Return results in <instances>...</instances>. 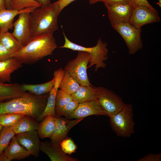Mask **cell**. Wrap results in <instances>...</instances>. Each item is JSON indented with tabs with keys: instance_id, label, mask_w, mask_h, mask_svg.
<instances>
[{
	"instance_id": "obj_1",
	"label": "cell",
	"mask_w": 161,
	"mask_h": 161,
	"mask_svg": "<svg viewBox=\"0 0 161 161\" xmlns=\"http://www.w3.org/2000/svg\"><path fill=\"white\" fill-rule=\"evenodd\" d=\"M49 95V93L36 95L28 92L25 96L0 102V114H20L37 120L45 108Z\"/></svg>"
},
{
	"instance_id": "obj_2",
	"label": "cell",
	"mask_w": 161,
	"mask_h": 161,
	"mask_svg": "<svg viewBox=\"0 0 161 161\" xmlns=\"http://www.w3.org/2000/svg\"><path fill=\"white\" fill-rule=\"evenodd\" d=\"M57 47L52 34H44L33 37L30 41L12 57L22 64H32L44 57L51 55Z\"/></svg>"
},
{
	"instance_id": "obj_3",
	"label": "cell",
	"mask_w": 161,
	"mask_h": 161,
	"mask_svg": "<svg viewBox=\"0 0 161 161\" xmlns=\"http://www.w3.org/2000/svg\"><path fill=\"white\" fill-rule=\"evenodd\" d=\"M60 13L54 2L36 8L31 13L32 37L53 34L58 28V18Z\"/></svg>"
},
{
	"instance_id": "obj_4",
	"label": "cell",
	"mask_w": 161,
	"mask_h": 161,
	"mask_svg": "<svg viewBox=\"0 0 161 161\" xmlns=\"http://www.w3.org/2000/svg\"><path fill=\"white\" fill-rule=\"evenodd\" d=\"M63 35L65 39L64 45L59 47L66 48L74 51H84L89 52L91 56L88 66V69L94 66L95 71H97L100 68H105L106 64L104 62L108 58V49L106 42H103L101 38L98 40L95 46L91 47H84L70 41L67 37L64 32Z\"/></svg>"
},
{
	"instance_id": "obj_5",
	"label": "cell",
	"mask_w": 161,
	"mask_h": 161,
	"mask_svg": "<svg viewBox=\"0 0 161 161\" xmlns=\"http://www.w3.org/2000/svg\"><path fill=\"white\" fill-rule=\"evenodd\" d=\"M110 118L111 127L118 136L129 137L134 133L133 106L125 103L122 109Z\"/></svg>"
},
{
	"instance_id": "obj_6",
	"label": "cell",
	"mask_w": 161,
	"mask_h": 161,
	"mask_svg": "<svg viewBox=\"0 0 161 161\" xmlns=\"http://www.w3.org/2000/svg\"><path fill=\"white\" fill-rule=\"evenodd\" d=\"M78 51L76 58L68 62L64 70L80 85H92L87 72L88 65L91 59V55L86 51Z\"/></svg>"
},
{
	"instance_id": "obj_7",
	"label": "cell",
	"mask_w": 161,
	"mask_h": 161,
	"mask_svg": "<svg viewBox=\"0 0 161 161\" xmlns=\"http://www.w3.org/2000/svg\"><path fill=\"white\" fill-rule=\"evenodd\" d=\"M122 37L128 47L129 55H133L141 49L143 44L141 28H138L128 22L117 24L112 26Z\"/></svg>"
},
{
	"instance_id": "obj_8",
	"label": "cell",
	"mask_w": 161,
	"mask_h": 161,
	"mask_svg": "<svg viewBox=\"0 0 161 161\" xmlns=\"http://www.w3.org/2000/svg\"><path fill=\"white\" fill-rule=\"evenodd\" d=\"M95 87L97 93V100L107 116L110 117L123 107L125 103L122 98L112 90L103 86Z\"/></svg>"
},
{
	"instance_id": "obj_9",
	"label": "cell",
	"mask_w": 161,
	"mask_h": 161,
	"mask_svg": "<svg viewBox=\"0 0 161 161\" xmlns=\"http://www.w3.org/2000/svg\"><path fill=\"white\" fill-rule=\"evenodd\" d=\"M160 21L159 13L155 8L140 5L133 7L128 23L136 28H140L145 24Z\"/></svg>"
},
{
	"instance_id": "obj_10",
	"label": "cell",
	"mask_w": 161,
	"mask_h": 161,
	"mask_svg": "<svg viewBox=\"0 0 161 161\" xmlns=\"http://www.w3.org/2000/svg\"><path fill=\"white\" fill-rule=\"evenodd\" d=\"M30 13L25 12L20 14L13 24V30L12 33L23 47L27 44L32 38Z\"/></svg>"
},
{
	"instance_id": "obj_11",
	"label": "cell",
	"mask_w": 161,
	"mask_h": 161,
	"mask_svg": "<svg viewBox=\"0 0 161 161\" xmlns=\"http://www.w3.org/2000/svg\"><path fill=\"white\" fill-rule=\"evenodd\" d=\"M109 18L112 26L122 23L128 22L133 7L129 3H104Z\"/></svg>"
},
{
	"instance_id": "obj_12",
	"label": "cell",
	"mask_w": 161,
	"mask_h": 161,
	"mask_svg": "<svg viewBox=\"0 0 161 161\" xmlns=\"http://www.w3.org/2000/svg\"><path fill=\"white\" fill-rule=\"evenodd\" d=\"M83 119L71 120L62 117H55L56 126L49 137L51 142L55 145H60L61 142L68 137L69 131Z\"/></svg>"
},
{
	"instance_id": "obj_13",
	"label": "cell",
	"mask_w": 161,
	"mask_h": 161,
	"mask_svg": "<svg viewBox=\"0 0 161 161\" xmlns=\"http://www.w3.org/2000/svg\"><path fill=\"white\" fill-rule=\"evenodd\" d=\"M19 144L23 146L34 157L39 155L41 142L40 141L37 130H34L16 134Z\"/></svg>"
},
{
	"instance_id": "obj_14",
	"label": "cell",
	"mask_w": 161,
	"mask_h": 161,
	"mask_svg": "<svg viewBox=\"0 0 161 161\" xmlns=\"http://www.w3.org/2000/svg\"><path fill=\"white\" fill-rule=\"evenodd\" d=\"M92 115L107 116L97 100L79 103L75 110L66 118H84Z\"/></svg>"
},
{
	"instance_id": "obj_15",
	"label": "cell",
	"mask_w": 161,
	"mask_h": 161,
	"mask_svg": "<svg viewBox=\"0 0 161 161\" xmlns=\"http://www.w3.org/2000/svg\"><path fill=\"white\" fill-rule=\"evenodd\" d=\"M65 72V70L60 68L54 71L53 77L55 80L54 85L49 92L47 105L41 115L37 120V122L42 120L46 116L50 115L55 117V103L56 96L60 83Z\"/></svg>"
},
{
	"instance_id": "obj_16",
	"label": "cell",
	"mask_w": 161,
	"mask_h": 161,
	"mask_svg": "<svg viewBox=\"0 0 161 161\" xmlns=\"http://www.w3.org/2000/svg\"><path fill=\"white\" fill-rule=\"evenodd\" d=\"M36 8L32 7L21 10L7 9L0 10V33L13 29V21L16 16L23 12L31 13Z\"/></svg>"
},
{
	"instance_id": "obj_17",
	"label": "cell",
	"mask_w": 161,
	"mask_h": 161,
	"mask_svg": "<svg viewBox=\"0 0 161 161\" xmlns=\"http://www.w3.org/2000/svg\"><path fill=\"white\" fill-rule=\"evenodd\" d=\"M40 150L49 157L52 161H78L76 158L67 155L62 150L60 145L51 142H41Z\"/></svg>"
},
{
	"instance_id": "obj_18",
	"label": "cell",
	"mask_w": 161,
	"mask_h": 161,
	"mask_svg": "<svg viewBox=\"0 0 161 161\" xmlns=\"http://www.w3.org/2000/svg\"><path fill=\"white\" fill-rule=\"evenodd\" d=\"M3 153L10 161L21 160L29 157L30 152L18 143L15 136L12 139Z\"/></svg>"
},
{
	"instance_id": "obj_19",
	"label": "cell",
	"mask_w": 161,
	"mask_h": 161,
	"mask_svg": "<svg viewBox=\"0 0 161 161\" xmlns=\"http://www.w3.org/2000/svg\"><path fill=\"white\" fill-rule=\"evenodd\" d=\"M28 93L23 91L21 85L17 83L6 84L0 83V102L23 96Z\"/></svg>"
},
{
	"instance_id": "obj_20",
	"label": "cell",
	"mask_w": 161,
	"mask_h": 161,
	"mask_svg": "<svg viewBox=\"0 0 161 161\" xmlns=\"http://www.w3.org/2000/svg\"><path fill=\"white\" fill-rule=\"evenodd\" d=\"M22 64L13 57L0 62V83H4L10 82L11 73L21 67Z\"/></svg>"
},
{
	"instance_id": "obj_21",
	"label": "cell",
	"mask_w": 161,
	"mask_h": 161,
	"mask_svg": "<svg viewBox=\"0 0 161 161\" xmlns=\"http://www.w3.org/2000/svg\"><path fill=\"white\" fill-rule=\"evenodd\" d=\"M71 95L78 103L97 100V97L95 87L92 85H80L78 90Z\"/></svg>"
},
{
	"instance_id": "obj_22",
	"label": "cell",
	"mask_w": 161,
	"mask_h": 161,
	"mask_svg": "<svg viewBox=\"0 0 161 161\" xmlns=\"http://www.w3.org/2000/svg\"><path fill=\"white\" fill-rule=\"evenodd\" d=\"M39 124L36 120L29 116L25 115L12 126V128L16 134L32 130H37Z\"/></svg>"
},
{
	"instance_id": "obj_23",
	"label": "cell",
	"mask_w": 161,
	"mask_h": 161,
	"mask_svg": "<svg viewBox=\"0 0 161 161\" xmlns=\"http://www.w3.org/2000/svg\"><path fill=\"white\" fill-rule=\"evenodd\" d=\"M56 126L55 117L49 115L40 123L37 130L39 137L41 139L49 138Z\"/></svg>"
},
{
	"instance_id": "obj_24",
	"label": "cell",
	"mask_w": 161,
	"mask_h": 161,
	"mask_svg": "<svg viewBox=\"0 0 161 161\" xmlns=\"http://www.w3.org/2000/svg\"><path fill=\"white\" fill-rule=\"evenodd\" d=\"M55 80L53 78L48 82L37 84H24L21 85V88L25 91L36 95H41L49 93L53 87Z\"/></svg>"
},
{
	"instance_id": "obj_25",
	"label": "cell",
	"mask_w": 161,
	"mask_h": 161,
	"mask_svg": "<svg viewBox=\"0 0 161 161\" xmlns=\"http://www.w3.org/2000/svg\"><path fill=\"white\" fill-rule=\"evenodd\" d=\"M0 42L7 49L13 53L18 51L23 47L12 33L8 31L0 33Z\"/></svg>"
},
{
	"instance_id": "obj_26",
	"label": "cell",
	"mask_w": 161,
	"mask_h": 161,
	"mask_svg": "<svg viewBox=\"0 0 161 161\" xmlns=\"http://www.w3.org/2000/svg\"><path fill=\"white\" fill-rule=\"evenodd\" d=\"M80 86L71 75L65 71L59 88L71 95L78 90Z\"/></svg>"
},
{
	"instance_id": "obj_27",
	"label": "cell",
	"mask_w": 161,
	"mask_h": 161,
	"mask_svg": "<svg viewBox=\"0 0 161 161\" xmlns=\"http://www.w3.org/2000/svg\"><path fill=\"white\" fill-rule=\"evenodd\" d=\"M15 135L12 126L3 127L0 133V154L3 153Z\"/></svg>"
},
{
	"instance_id": "obj_28",
	"label": "cell",
	"mask_w": 161,
	"mask_h": 161,
	"mask_svg": "<svg viewBox=\"0 0 161 161\" xmlns=\"http://www.w3.org/2000/svg\"><path fill=\"white\" fill-rule=\"evenodd\" d=\"M79 103L73 100L61 107H55V117H68L75 110Z\"/></svg>"
},
{
	"instance_id": "obj_29",
	"label": "cell",
	"mask_w": 161,
	"mask_h": 161,
	"mask_svg": "<svg viewBox=\"0 0 161 161\" xmlns=\"http://www.w3.org/2000/svg\"><path fill=\"white\" fill-rule=\"evenodd\" d=\"M24 115L14 113L0 114V124L3 127L12 126Z\"/></svg>"
},
{
	"instance_id": "obj_30",
	"label": "cell",
	"mask_w": 161,
	"mask_h": 161,
	"mask_svg": "<svg viewBox=\"0 0 161 161\" xmlns=\"http://www.w3.org/2000/svg\"><path fill=\"white\" fill-rule=\"evenodd\" d=\"M11 9L21 10L29 8L35 7L37 8L41 5L35 0H11Z\"/></svg>"
},
{
	"instance_id": "obj_31",
	"label": "cell",
	"mask_w": 161,
	"mask_h": 161,
	"mask_svg": "<svg viewBox=\"0 0 161 161\" xmlns=\"http://www.w3.org/2000/svg\"><path fill=\"white\" fill-rule=\"evenodd\" d=\"M73 100L71 95L61 89H58L55 97V107L63 106Z\"/></svg>"
},
{
	"instance_id": "obj_32",
	"label": "cell",
	"mask_w": 161,
	"mask_h": 161,
	"mask_svg": "<svg viewBox=\"0 0 161 161\" xmlns=\"http://www.w3.org/2000/svg\"><path fill=\"white\" fill-rule=\"evenodd\" d=\"M60 146L63 151L66 154L71 155L76 152L77 145L70 137H67L60 143Z\"/></svg>"
},
{
	"instance_id": "obj_33",
	"label": "cell",
	"mask_w": 161,
	"mask_h": 161,
	"mask_svg": "<svg viewBox=\"0 0 161 161\" xmlns=\"http://www.w3.org/2000/svg\"><path fill=\"white\" fill-rule=\"evenodd\" d=\"M13 53L0 42V62L6 61L12 58Z\"/></svg>"
},
{
	"instance_id": "obj_34",
	"label": "cell",
	"mask_w": 161,
	"mask_h": 161,
	"mask_svg": "<svg viewBox=\"0 0 161 161\" xmlns=\"http://www.w3.org/2000/svg\"><path fill=\"white\" fill-rule=\"evenodd\" d=\"M161 154H153L151 153L144 156L137 160L138 161H160Z\"/></svg>"
},
{
	"instance_id": "obj_35",
	"label": "cell",
	"mask_w": 161,
	"mask_h": 161,
	"mask_svg": "<svg viewBox=\"0 0 161 161\" xmlns=\"http://www.w3.org/2000/svg\"><path fill=\"white\" fill-rule=\"evenodd\" d=\"M129 1L133 7L140 5H143L152 9H155L147 0H129Z\"/></svg>"
},
{
	"instance_id": "obj_36",
	"label": "cell",
	"mask_w": 161,
	"mask_h": 161,
	"mask_svg": "<svg viewBox=\"0 0 161 161\" xmlns=\"http://www.w3.org/2000/svg\"><path fill=\"white\" fill-rule=\"evenodd\" d=\"M76 0H58L54 3L58 7L59 11L61 13L62 10L70 3Z\"/></svg>"
},
{
	"instance_id": "obj_37",
	"label": "cell",
	"mask_w": 161,
	"mask_h": 161,
	"mask_svg": "<svg viewBox=\"0 0 161 161\" xmlns=\"http://www.w3.org/2000/svg\"><path fill=\"white\" fill-rule=\"evenodd\" d=\"M103 2V3H115L120 2H127L129 3V0H104Z\"/></svg>"
},
{
	"instance_id": "obj_38",
	"label": "cell",
	"mask_w": 161,
	"mask_h": 161,
	"mask_svg": "<svg viewBox=\"0 0 161 161\" xmlns=\"http://www.w3.org/2000/svg\"><path fill=\"white\" fill-rule=\"evenodd\" d=\"M41 6H44L50 3L51 0H35Z\"/></svg>"
},
{
	"instance_id": "obj_39",
	"label": "cell",
	"mask_w": 161,
	"mask_h": 161,
	"mask_svg": "<svg viewBox=\"0 0 161 161\" xmlns=\"http://www.w3.org/2000/svg\"><path fill=\"white\" fill-rule=\"evenodd\" d=\"M6 9V0H0V10Z\"/></svg>"
},
{
	"instance_id": "obj_40",
	"label": "cell",
	"mask_w": 161,
	"mask_h": 161,
	"mask_svg": "<svg viewBox=\"0 0 161 161\" xmlns=\"http://www.w3.org/2000/svg\"><path fill=\"white\" fill-rule=\"evenodd\" d=\"M0 161H10L8 158L3 153L0 154Z\"/></svg>"
},
{
	"instance_id": "obj_41",
	"label": "cell",
	"mask_w": 161,
	"mask_h": 161,
	"mask_svg": "<svg viewBox=\"0 0 161 161\" xmlns=\"http://www.w3.org/2000/svg\"><path fill=\"white\" fill-rule=\"evenodd\" d=\"M6 9H11V0H6Z\"/></svg>"
},
{
	"instance_id": "obj_42",
	"label": "cell",
	"mask_w": 161,
	"mask_h": 161,
	"mask_svg": "<svg viewBox=\"0 0 161 161\" xmlns=\"http://www.w3.org/2000/svg\"><path fill=\"white\" fill-rule=\"evenodd\" d=\"M104 0H89V3L93 4L99 1L103 2Z\"/></svg>"
},
{
	"instance_id": "obj_43",
	"label": "cell",
	"mask_w": 161,
	"mask_h": 161,
	"mask_svg": "<svg viewBox=\"0 0 161 161\" xmlns=\"http://www.w3.org/2000/svg\"><path fill=\"white\" fill-rule=\"evenodd\" d=\"M3 127L0 124V133Z\"/></svg>"
},
{
	"instance_id": "obj_44",
	"label": "cell",
	"mask_w": 161,
	"mask_h": 161,
	"mask_svg": "<svg viewBox=\"0 0 161 161\" xmlns=\"http://www.w3.org/2000/svg\"><path fill=\"white\" fill-rule=\"evenodd\" d=\"M159 6H160V4H161V0H159ZM160 7H161L160 6Z\"/></svg>"
},
{
	"instance_id": "obj_45",
	"label": "cell",
	"mask_w": 161,
	"mask_h": 161,
	"mask_svg": "<svg viewBox=\"0 0 161 161\" xmlns=\"http://www.w3.org/2000/svg\"></svg>"
}]
</instances>
